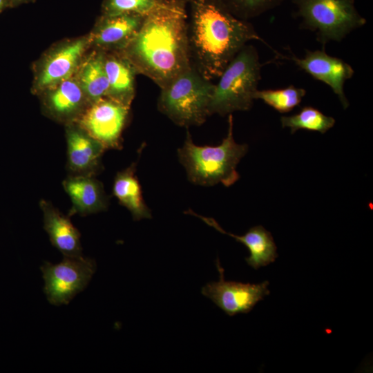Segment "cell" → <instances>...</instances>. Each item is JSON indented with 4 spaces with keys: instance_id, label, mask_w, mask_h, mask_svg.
Here are the masks:
<instances>
[{
    "instance_id": "obj_1",
    "label": "cell",
    "mask_w": 373,
    "mask_h": 373,
    "mask_svg": "<svg viewBox=\"0 0 373 373\" xmlns=\"http://www.w3.org/2000/svg\"><path fill=\"white\" fill-rule=\"evenodd\" d=\"M187 0H167L146 15L122 52L160 88L191 66L188 39Z\"/></svg>"
},
{
    "instance_id": "obj_2",
    "label": "cell",
    "mask_w": 373,
    "mask_h": 373,
    "mask_svg": "<svg viewBox=\"0 0 373 373\" xmlns=\"http://www.w3.org/2000/svg\"><path fill=\"white\" fill-rule=\"evenodd\" d=\"M191 61L207 80L219 78L251 40H263L251 23L232 15L218 0H189Z\"/></svg>"
},
{
    "instance_id": "obj_3",
    "label": "cell",
    "mask_w": 373,
    "mask_h": 373,
    "mask_svg": "<svg viewBox=\"0 0 373 373\" xmlns=\"http://www.w3.org/2000/svg\"><path fill=\"white\" fill-rule=\"evenodd\" d=\"M228 126L227 136L218 146L196 145L187 132L184 143L178 154L191 182L202 186L221 183L229 186L239 179L236 167L247 153L248 146L236 142L231 114L228 117Z\"/></svg>"
},
{
    "instance_id": "obj_4",
    "label": "cell",
    "mask_w": 373,
    "mask_h": 373,
    "mask_svg": "<svg viewBox=\"0 0 373 373\" xmlns=\"http://www.w3.org/2000/svg\"><path fill=\"white\" fill-rule=\"evenodd\" d=\"M256 49L245 45L227 65L215 84L209 106V115H225L249 110L260 79Z\"/></svg>"
},
{
    "instance_id": "obj_5",
    "label": "cell",
    "mask_w": 373,
    "mask_h": 373,
    "mask_svg": "<svg viewBox=\"0 0 373 373\" xmlns=\"http://www.w3.org/2000/svg\"><path fill=\"white\" fill-rule=\"evenodd\" d=\"M214 86L191 64L160 88L158 109L179 126L200 125L209 115Z\"/></svg>"
},
{
    "instance_id": "obj_6",
    "label": "cell",
    "mask_w": 373,
    "mask_h": 373,
    "mask_svg": "<svg viewBox=\"0 0 373 373\" xmlns=\"http://www.w3.org/2000/svg\"><path fill=\"white\" fill-rule=\"evenodd\" d=\"M296 6V17L302 21L300 28L315 32L325 45L341 41L352 31L366 24L355 7L354 0H291Z\"/></svg>"
},
{
    "instance_id": "obj_7",
    "label": "cell",
    "mask_w": 373,
    "mask_h": 373,
    "mask_svg": "<svg viewBox=\"0 0 373 373\" xmlns=\"http://www.w3.org/2000/svg\"><path fill=\"white\" fill-rule=\"evenodd\" d=\"M41 270L48 301L54 305H67L88 285L96 263L82 255L64 256L58 264L45 262Z\"/></svg>"
},
{
    "instance_id": "obj_8",
    "label": "cell",
    "mask_w": 373,
    "mask_h": 373,
    "mask_svg": "<svg viewBox=\"0 0 373 373\" xmlns=\"http://www.w3.org/2000/svg\"><path fill=\"white\" fill-rule=\"evenodd\" d=\"M130 107L110 97L95 102L75 122L106 149H119Z\"/></svg>"
},
{
    "instance_id": "obj_9",
    "label": "cell",
    "mask_w": 373,
    "mask_h": 373,
    "mask_svg": "<svg viewBox=\"0 0 373 373\" xmlns=\"http://www.w3.org/2000/svg\"><path fill=\"white\" fill-rule=\"evenodd\" d=\"M90 47L88 37L65 41L50 50L39 63L33 91L43 93L73 76Z\"/></svg>"
},
{
    "instance_id": "obj_10",
    "label": "cell",
    "mask_w": 373,
    "mask_h": 373,
    "mask_svg": "<svg viewBox=\"0 0 373 373\" xmlns=\"http://www.w3.org/2000/svg\"><path fill=\"white\" fill-rule=\"evenodd\" d=\"M216 267L220 274L219 280L207 283L202 287V294L227 315L232 316L248 313L258 302L270 294L268 281L260 284L227 281L224 277V269L218 258Z\"/></svg>"
},
{
    "instance_id": "obj_11",
    "label": "cell",
    "mask_w": 373,
    "mask_h": 373,
    "mask_svg": "<svg viewBox=\"0 0 373 373\" xmlns=\"http://www.w3.org/2000/svg\"><path fill=\"white\" fill-rule=\"evenodd\" d=\"M291 59L313 78L329 86L338 96L344 109L349 106L344 93V84L354 74V69L349 64L340 58L329 55L325 48L307 50L303 57L293 56Z\"/></svg>"
},
{
    "instance_id": "obj_12",
    "label": "cell",
    "mask_w": 373,
    "mask_h": 373,
    "mask_svg": "<svg viewBox=\"0 0 373 373\" xmlns=\"http://www.w3.org/2000/svg\"><path fill=\"white\" fill-rule=\"evenodd\" d=\"M144 17L134 13L101 15L88 36L90 46L104 52L122 51L139 30Z\"/></svg>"
},
{
    "instance_id": "obj_13",
    "label": "cell",
    "mask_w": 373,
    "mask_h": 373,
    "mask_svg": "<svg viewBox=\"0 0 373 373\" xmlns=\"http://www.w3.org/2000/svg\"><path fill=\"white\" fill-rule=\"evenodd\" d=\"M67 166L72 175L94 176L100 169L106 148L77 123L66 129Z\"/></svg>"
},
{
    "instance_id": "obj_14",
    "label": "cell",
    "mask_w": 373,
    "mask_h": 373,
    "mask_svg": "<svg viewBox=\"0 0 373 373\" xmlns=\"http://www.w3.org/2000/svg\"><path fill=\"white\" fill-rule=\"evenodd\" d=\"M43 93L47 113L67 124L75 122L90 105L76 77L72 76Z\"/></svg>"
},
{
    "instance_id": "obj_15",
    "label": "cell",
    "mask_w": 373,
    "mask_h": 373,
    "mask_svg": "<svg viewBox=\"0 0 373 373\" xmlns=\"http://www.w3.org/2000/svg\"><path fill=\"white\" fill-rule=\"evenodd\" d=\"M185 213L200 218L220 233L229 235L245 245L250 254L245 260L254 269L274 262L278 257L277 247L271 233L261 225L251 227L243 236H238L225 231L213 218L202 216L191 209Z\"/></svg>"
},
{
    "instance_id": "obj_16",
    "label": "cell",
    "mask_w": 373,
    "mask_h": 373,
    "mask_svg": "<svg viewBox=\"0 0 373 373\" xmlns=\"http://www.w3.org/2000/svg\"><path fill=\"white\" fill-rule=\"evenodd\" d=\"M63 187L72 202L69 216H86L107 208L103 185L93 176L70 175L63 181Z\"/></svg>"
},
{
    "instance_id": "obj_17",
    "label": "cell",
    "mask_w": 373,
    "mask_h": 373,
    "mask_svg": "<svg viewBox=\"0 0 373 373\" xmlns=\"http://www.w3.org/2000/svg\"><path fill=\"white\" fill-rule=\"evenodd\" d=\"M39 204L44 214V227L52 245L64 256H81V235L69 216H64L46 200H41Z\"/></svg>"
},
{
    "instance_id": "obj_18",
    "label": "cell",
    "mask_w": 373,
    "mask_h": 373,
    "mask_svg": "<svg viewBox=\"0 0 373 373\" xmlns=\"http://www.w3.org/2000/svg\"><path fill=\"white\" fill-rule=\"evenodd\" d=\"M104 68L108 81L106 97L130 107L135 96L137 74L129 60L120 52H104Z\"/></svg>"
},
{
    "instance_id": "obj_19",
    "label": "cell",
    "mask_w": 373,
    "mask_h": 373,
    "mask_svg": "<svg viewBox=\"0 0 373 373\" xmlns=\"http://www.w3.org/2000/svg\"><path fill=\"white\" fill-rule=\"evenodd\" d=\"M135 171L136 163H133L118 172L114 180L113 193L119 203L131 212L133 220L151 218V211L144 201Z\"/></svg>"
},
{
    "instance_id": "obj_20",
    "label": "cell",
    "mask_w": 373,
    "mask_h": 373,
    "mask_svg": "<svg viewBox=\"0 0 373 373\" xmlns=\"http://www.w3.org/2000/svg\"><path fill=\"white\" fill-rule=\"evenodd\" d=\"M81 64L76 77L90 104L108 95L104 51L95 50Z\"/></svg>"
},
{
    "instance_id": "obj_21",
    "label": "cell",
    "mask_w": 373,
    "mask_h": 373,
    "mask_svg": "<svg viewBox=\"0 0 373 373\" xmlns=\"http://www.w3.org/2000/svg\"><path fill=\"white\" fill-rule=\"evenodd\" d=\"M280 122L283 128H290L291 134L300 129L325 133L335 124L334 118L312 106L303 107L298 113L292 115L282 116Z\"/></svg>"
},
{
    "instance_id": "obj_22",
    "label": "cell",
    "mask_w": 373,
    "mask_h": 373,
    "mask_svg": "<svg viewBox=\"0 0 373 373\" xmlns=\"http://www.w3.org/2000/svg\"><path fill=\"white\" fill-rule=\"evenodd\" d=\"M306 90L293 85L280 89L257 90L254 99H260L280 113H287L298 106Z\"/></svg>"
},
{
    "instance_id": "obj_23",
    "label": "cell",
    "mask_w": 373,
    "mask_h": 373,
    "mask_svg": "<svg viewBox=\"0 0 373 373\" xmlns=\"http://www.w3.org/2000/svg\"><path fill=\"white\" fill-rule=\"evenodd\" d=\"M167 0H102V15L134 13L146 16Z\"/></svg>"
},
{
    "instance_id": "obj_24",
    "label": "cell",
    "mask_w": 373,
    "mask_h": 373,
    "mask_svg": "<svg viewBox=\"0 0 373 373\" xmlns=\"http://www.w3.org/2000/svg\"><path fill=\"white\" fill-rule=\"evenodd\" d=\"M232 15L246 20L258 17L280 5L284 0H218Z\"/></svg>"
},
{
    "instance_id": "obj_25",
    "label": "cell",
    "mask_w": 373,
    "mask_h": 373,
    "mask_svg": "<svg viewBox=\"0 0 373 373\" xmlns=\"http://www.w3.org/2000/svg\"><path fill=\"white\" fill-rule=\"evenodd\" d=\"M8 8H12L9 0H0V12Z\"/></svg>"
},
{
    "instance_id": "obj_26",
    "label": "cell",
    "mask_w": 373,
    "mask_h": 373,
    "mask_svg": "<svg viewBox=\"0 0 373 373\" xmlns=\"http://www.w3.org/2000/svg\"><path fill=\"white\" fill-rule=\"evenodd\" d=\"M32 1H34V0H9L12 8L17 6H19L20 4H22V3L31 2Z\"/></svg>"
},
{
    "instance_id": "obj_27",
    "label": "cell",
    "mask_w": 373,
    "mask_h": 373,
    "mask_svg": "<svg viewBox=\"0 0 373 373\" xmlns=\"http://www.w3.org/2000/svg\"><path fill=\"white\" fill-rule=\"evenodd\" d=\"M187 1H189V0H187Z\"/></svg>"
}]
</instances>
